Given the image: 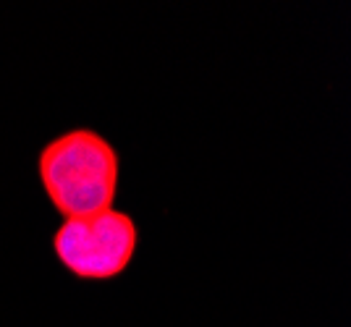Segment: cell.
Instances as JSON below:
<instances>
[{"label": "cell", "mask_w": 351, "mask_h": 327, "mask_svg": "<svg viewBox=\"0 0 351 327\" xmlns=\"http://www.w3.org/2000/svg\"><path fill=\"white\" fill-rule=\"evenodd\" d=\"M37 176L58 215L66 220L87 218L113 209L121 160L116 147L95 129H71L40 149Z\"/></svg>", "instance_id": "obj_1"}, {"label": "cell", "mask_w": 351, "mask_h": 327, "mask_svg": "<svg viewBox=\"0 0 351 327\" xmlns=\"http://www.w3.org/2000/svg\"><path fill=\"white\" fill-rule=\"evenodd\" d=\"M139 244L132 215L105 209L87 218H71L53 233V254L76 280L105 283L121 278Z\"/></svg>", "instance_id": "obj_2"}]
</instances>
